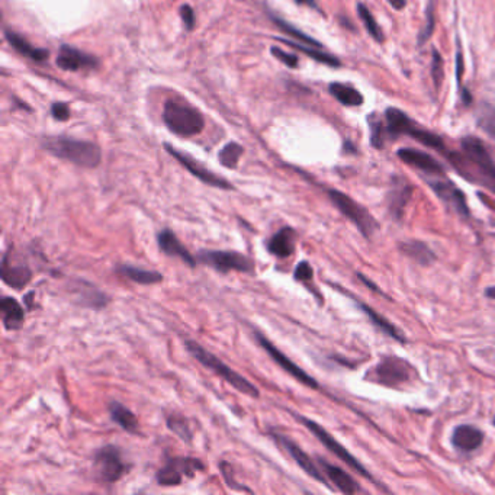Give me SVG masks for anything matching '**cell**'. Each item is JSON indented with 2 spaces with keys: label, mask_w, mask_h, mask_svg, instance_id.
I'll return each instance as SVG.
<instances>
[{
  "label": "cell",
  "mask_w": 495,
  "mask_h": 495,
  "mask_svg": "<svg viewBox=\"0 0 495 495\" xmlns=\"http://www.w3.org/2000/svg\"><path fill=\"white\" fill-rule=\"evenodd\" d=\"M463 153H447L449 162L465 179L480 184L495 195V160L484 143L474 135L461 140Z\"/></svg>",
  "instance_id": "obj_1"
},
{
  "label": "cell",
  "mask_w": 495,
  "mask_h": 495,
  "mask_svg": "<svg viewBox=\"0 0 495 495\" xmlns=\"http://www.w3.org/2000/svg\"><path fill=\"white\" fill-rule=\"evenodd\" d=\"M42 147L58 159L86 169L98 167L102 160L99 146L90 141L70 137H49L42 141Z\"/></svg>",
  "instance_id": "obj_2"
},
{
  "label": "cell",
  "mask_w": 495,
  "mask_h": 495,
  "mask_svg": "<svg viewBox=\"0 0 495 495\" xmlns=\"http://www.w3.org/2000/svg\"><path fill=\"white\" fill-rule=\"evenodd\" d=\"M188 352L204 365L207 369L212 371L217 376H219L221 379H224L225 382H229L231 387H234L238 392L249 395L252 398H259L260 392L259 390L252 384L249 379H245L244 376H241L240 373H237L236 371H233L229 365H225L222 360H219L214 353L208 352L205 347H202L199 343L193 342V340H188L185 343Z\"/></svg>",
  "instance_id": "obj_3"
},
{
  "label": "cell",
  "mask_w": 495,
  "mask_h": 495,
  "mask_svg": "<svg viewBox=\"0 0 495 495\" xmlns=\"http://www.w3.org/2000/svg\"><path fill=\"white\" fill-rule=\"evenodd\" d=\"M163 121L166 127L179 137H193L205 127L204 115L189 103L170 99L165 105Z\"/></svg>",
  "instance_id": "obj_4"
},
{
  "label": "cell",
  "mask_w": 495,
  "mask_h": 495,
  "mask_svg": "<svg viewBox=\"0 0 495 495\" xmlns=\"http://www.w3.org/2000/svg\"><path fill=\"white\" fill-rule=\"evenodd\" d=\"M328 198L333 202V205L356 225L360 234L365 238H371L379 230V222L373 218V215L349 195L340 191L330 189Z\"/></svg>",
  "instance_id": "obj_5"
},
{
  "label": "cell",
  "mask_w": 495,
  "mask_h": 495,
  "mask_svg": "<svg viewBox=\"0 0 495 495\" xmlns=\"http://www.w3.org/2000/svg\"><path fill=\"white\" fill-rule=\"evenodd\" d=\"M295 417L307 427V429H308L315 437L319 439L320 443H323V444L326 446V449L330 450V452H331L334 456H337L340 461H343L347 466H350L354 472H357V474H360L362 477H365V478L373 481L372 475L369 474V470H368L362 463H360L342 443L337 442V440L324 429L323 425H320L319 423H315V421H312V420H309V418H307V417H301V416H297V414H295Z\"/></svg>",
  "instance_id": "obj_6"
},
{
  "label": "cell",
  "mask_w": 495,
  "mask_h": 495,
  "mask_svg": "<svg viewBox=\"0 0 495 495\" xmlns=\"http://www.w3.org/2000/svg\"><path fill=\"white\" fill-rule=\"evenodd\" d=\"M376 384L385 387H401L411 380L413 368L409 362L397 356H387L368 375Z\"/></svg>",
  "instance_id": "obj_7"
},
{
  "label": "cell",
  "mask_w": 495,
  "mask_h": 495,
  "mask_svg": "<svg viewBox=\"0 0 495 495\" xmlns=\"http://www.w3.org/2000/svg\"><path fill=\"white\" fill-rule=\"evenodd\" d=\"M199 262L214 267L221 274L234 272L255 274V263L250 257H247L237 252L230 250H202L198 256Z\"/></svg>",
  "instance_id": "obj_8"
},
{
  "label": "cell",
  "mask_w": 495,
  "mask_h": 495,
  "mask_svg": "<svg viewBox=\"0 0 495 495\" xmlns=\"http://www.w3.org/2000/svg\"><path fill=\"white\" fill-rule=\"evenodd\" d=\"M95 470L102 482L112 484L122 478L127 472V465L122 461L121 452L115 446H105L95 455Z\"/></svg>",
  "instance_id": "obj_9"
},
{
  "label": "cell",
  "mask_w": 495,
  "mask_h": 495,
  "mask_svg": "<svg viewBox=\"0 0 495 495\" xmlns=\"http://www.w3.org/2000/svg\"><path fill=\"white\" fill-rule=\"evenodd\" d=\"M427 184L450 211L463 218L469 217L466 196L454 182L443 179V176H435V179H427Z\"/></svg>",
  "instance_id": "obj_10"
},
{
  "label": "cell",
  "mask_w": 495,
  "mask_h": 495,
  "mask_svg": "<svg viewBox=\"0 0 495 495\" xmlns=\"http://www.w3.org/2000/svg\"><path fill=\"white\" fill-rule=\"evenodd\" d=\"M204 469L199 459L193 458H176L170 459L159 472H157V482L162 487L180 485L184 477H193L195 472Z\"/></svg>",
  "instance_id": "obj_11"
},
{
  "label": "cell",
  "mask_w": 495,
  "mask_h": 495,
  "mask_svg": "<svg viewBox=\"0 0 495 495\" xmlns=\"http://www.w3.org/2000/svg\"><path fill=\"white\" fill-rule=\"evenodd\" d=\"M255 335H256V340L260 345V347L263 350H266V353L274 359V362H276L285 372H288L290 376H294L297 380H300L301 384H304L308 388H312V390L320 388L317 380H315L309 373H307L302 368H300L295 362H292V360L285 353H282L272 342L266 339L264 335H262L260 333H255Z\"/></svg>",
  "instance_id": "obj_12"
},
{
  "label": "cell",
  "mask_w": 495,
  "mask_h": 495,
  "mask_svg": "<svg viewBox=\"0 0 495 495\" xmlns=\"http://www.w3.org/2000/svg\"><path fill=\"white\" fill-rule=\"evenodd\" d=\"M165 148L170 153V155H173L174 159L182 165L189 173H192L195 177H198L200 182H204L205 185H210V186H214V188H218V189H234L233 185L229 182V180H225L219 176H217L215 173H212L211 170H208L205 166H202L199 162H196L193 157H191L189 154L186 153H182V151H179L176 150L174 147L166 144Z\"/></svg>",
  "instance_id": "obj_13"
},
{
  "label": "cell",
  "mask_w": 495,
  "mask_h": 495,
  "mask_svg": "<svg viewBox=\"0 0 495 495\" xmlns=\"http://www.w3.org/2000/svg\"><path fill=\"white\" fill-rule=\"evenodd\" d=\"M272 436L286 450V452L292 456V459H294L298 463V466L305 472L307 475H309L315 481L321 482L323 485L330 487L327 477H324L323 469H320L317 465H315V462L311 459V456H308V454H305L304 450L295 442H292L289 437H286L283 435L274 433V432H272Z\"/></svg>",
  "instance_id": "obj_14"
},
{
  "label": "cell",
  "mask_w": 495,
  "mask_h": 495,
  "mask_svg": "<svg viewBox=\"0 0 495 495\" xmlns=\"http://www.w3.org/2000/svg\"><path fill=\"white\" fill-rule=\"evenodd\" d=\"M397 155L405 165H409L420 172H424L425 174H430V176L444 174L443 166L435 159V157L417 148H407V147L399 148Z\"/></svg>",
  "instance_id": "obj_15"
},
{
  "label": "cell",
  "mask_w": 495,
  "mask_h": 495,
  "mask_svg": "<svg viewBox=\"0 0 495 495\" xmlns=\"http://www.w3.org/2000/svg\"><path fill=\"white\" fill-rule=\"evenodd\" d=\"M56 63L63 70L76 72L83 69H95L98 65V58L75 47H70V45H63Z\"/></svg>",
  "instance_id": "obj_16"
},
{
  "label": "cell",
  "mask_w": 495,
  "mask_h": 495,
  "mask_svg": "<svg viewBox=\"0 0 495 495\" xmlns=\"http://www.w3.org/2000/svg\"><path fill=\"white\" fill-rule=\"evenodd\" d=\"M450 442H452L454 447L459 450V452L470 454V452H475V450L481 447V444L484 443V433L475 425L461 424L455 427L452 437H450Z\"/></svg>",
  "instance_id": "obj_17"
},
{
  "label": "cell",
  "mask_w": 495,
  "mask_h": 495,
  "mask_svg": "<svg viewBox=\"0 0 495 495\" xmlns=\"http://www.w3.org/2000/svg\"><path fill=\"white\" fill-rule=\"evenodd\" d=\"M157 243H159L160 250L172 257H179L182 259L189 267L196 266V259L191 255V252L186 247L180 243V240L176 237V234L170 230H163L157 236Z\"/></svg>",
  "instance_id": "obj_18"
},
{
  "label": "cell",
  "mask_w": 495,
  "mask_h": 495,
  "mask_svg": "<svg viewBox=\"0 0 495 495\" xmlns=\"http://www.w3.org/2000/svg\"><path fill=\"white\" fill-rule=\"evenodd\" d=\"M319 465L321 466L327 480L343 494H354V492L360 491V487L354 481V478L350 474H347V472L343 470L342 468L335 466L333 463H328L323 458H319Z\"/></svg>",
  "instance_id": "obj_19"
},
{
  "label": "cell",
  "mask_w": 495,
  "mask_h": 495,
  "mask_svg": "<svg viewBox=\"0 0 495 495\" xmlns=\"http://www.w3.org/2000/svg\"><path fill=\"white\" fill-rule=\"evenodd\" d=\"M297 244V231L290 227L281 229L276 234L269 238L267 250L279 259H286L295 252Z\"/></svg>",
  "instance_id": "obj_20"
},
{
  "label": "cell",
  "mask_w": 495,
  "mask_h": 495,
  "mask_svg": "<svg viewBox=\"0 0 495 495\" xmlns=\"http://www.w3.org/2000/svg\"><path fill=\"white\" fill-rule=\"evenodd\" d=\"M0 275H2V281L6 285H9L11 288H15V289H20L31 282L32 270L25 263L11 264L9 259L6 256H4L2 272H0Z\"/></svg>",
  "instance_id": "obj_21"
},
{
  "label": "cell",
  "mask_w": 495,
  "mask_h": 495,
  "mask_svg": "<svg viewBox=\"0 0 495 495\" xmlns=\"http://www.w3.org/2000/svg\"><path fill=\"white\" fill-rule=\"evenodd\" d=\"M399 250L404 256L414 260L421 266H430L436 260L435 252L429 245L418 240H409L399 243Z\"/></svg>",
  "instance_id": "obj_22"
},
{
  "label": "cell",
  "mask_w": 495,
  "mask_h": 495,
  "mask_svg": "<svg viewBox=\"0 0 495 495\" xmlns=\"http://www.w3.org/2000/svg\"><path fill=\"white\" fill-rule=\"evenodd\" d=\"M414 121L409 118L407 114L397 108H388L385 110V132L387 139H397L398 135H407Z\"/></svg>",
  "instance_id": "obj_23"
},
{
  "label": "cell",
  "mask_w": 495,
  "mask_h": 495,
  "mask_svg": "<svg viewBox=\"0 0 495 495\" xmlns=\"http://www.w3.org/2000/svg\"><path fill=\"white\" fill-rule=\"evenodd\" d=\"M0 311H2V320L6 330H19L24 326L25 312L15 298H2V301H0Z\"/></svg>",
  "instance_id": "obj_24"
},
{
  "label": "cell",
  "mask_w": 495,
  "mask_h": 495,
  "mask_svg": "<svg viewBox=\"0 0 495 495\" xmlns=\"http://www.w3.org/2000/svg\"><path fill=\"white\" fill-rule=\"evenodd\" d=\"M5 37H6L8 42L18 53H20L22 56H25L34 61H44V60H47L50 56V53L47 50L34 47V45L30 44L24 37L18 35L13 31H5Z\"/></svg>",
  "instance_id": "obj_25"
},
{
  "label": "cell",
  "mask_w": 495,
  "mask_h": 495,
  "mask_svg": "<svg viewBox=\"0 0 495 495\" xmlns=\"http://www.w3.org/2000/svg\"><path fill=\"white\" fill-rule=\"evenodd\" d=\"M115 270L120 275L140 285H154V283H160L163 281V275L160 272H155V270H146V269L128 266V264H120Z\"/></svg>",
  "instance_id": "obj_26"
},
{
  "label": "cell",
  "mask_w": 495,
  "mask_h": 495,
  "mask_svg": "<svg viewBox=\"0 0 495 495\" xmlns=\"http://www.w3.org/2000/svg\"><path fill=\"white\" fill-rule=\"evenodd\" d=\"M109 414L112 421H115L122 430L128 433H137L139 432V418L135 414L128 410L125 405L118 401L110 402L109 405Z\"/></svg>",
  "instance_id": "obj_27"
},
{
  "label": "cell",
  "mask_w": 495,
  "mask_h": 495,
  "mask_svg": "<svg viewBox=\"0 0 495 495\" xmlns=\"http://www.w3.org/2000/svg\"><path fill=\"white\" fill-rule=\"evenodd\" d=\"M356 302H357L359 308L362 309V312L368 315V319L371 320V323H372L378 330H380L382 333H385L387 335L392 337V339L397 340V342H402V343L405 342V337L402 335V333H401L392 323H390L385 317H382L380 314H378L375 309H372L368 304L359 302L357 300H356Z\"/></svg>",
  "instance_id": "obj_28"
},
{
  "label": "cell",
  "mask_w": 495,
  "mask_h": 495,
  "mask_svg": "<svg viewBox=\"0 0 495 495\" xmlns=\"http://www.w3.org/2000/svg\"><path fill=\"white\" fill-rule=\"evenodd\" d=\"M328 90L334 99H337L346 106H360L365 102L362 94H360L357 89L345 83L334 82L328 86Z\"/></svg>",
  "instance_id": "obj_29"
},
{
  "label": "cell",
  "mask_w": 495,
  "mask_h": 495,
  "mask_svg": "<svg viewBox=\"0 0 495 495\" xmlns=\"http://www.w3.org/2000/svg\"><path fill=\"white\" fill-rule=\"evenodd\" d=\"M281 41H282L283 44L289 45V47H292V49H297V50L302 51L304 54H307L308 57L314 58L315 61H319V63H321V64L331 65V67H339V65H342V63H340L339 58L331 56V54H328V53L321 51V50L317 49V47L312 49V45H302V44H298V42H294V41H289V39H283V38H281Z\"/></svg>",
  "instance_id": "obj_30"
},
{
  "label": "cell",
  "mask_w": 495,
  "mask_h": 495,
  "mask_svg": "<svg viewBox=\"0 0 495 495\" xmlns=\"http://www.w3.org/2000/svg\"><path fill=\"white\" fill-rule=\"evenodd\" d=\"M478 127L495 141V108L489 103H481L477 110Z\"/></svg>",
  "instance_id": "obj_31"
},
{
  "label": "cell",
  "mask_w": 495,
  "mask_h": 495,
  "mask_svg": "<svg viewBox=\"0 0 495 495\" xmlns=\"http://www.w3.org/2000/svg\"><path fill=\"white\" fill-rule=\"evenodd\" d=\"M411 186L409 185H399L397 189L390 192V210L395 215V218H399L404 212L405 205H407L409 199L411 198Z\"/></svg>",
  "instance_id": "obj_32"
},
{
  "label": "cell",
  "mask_w": 495,
  "mask_h": 495,
  "mask_svg": "<svg viewBox=\"0 0 495 495\" xmlns=\"http://www.w3.org/2000/svg\"><path fill=\"white\" fill-rule=\"evenodd\" d=\"M357 13H359L360 20L364 22V25H365L366 31L369 32V35H371L375 41L382 42V41L385 39L384 31L380 30V27L378 25L376 19L373 18V15L371 13V11H369V8H368L366 5H364V4H359V5H357Z\"/></svg>",
  "instance_id": "obj_33"
},
{
  "label": "cell",
  "mask_w": 495,
  "mask_h": 495,
  "mask_svg": "<svg viewBox=\"0 0 495 495\" xmlns=\"http://www.w3.org/2000/svg\"><path fill=\"white\" fill-rule=\"evenodd\" d=\"M243 153H244V148L238 143H229L219 151V162L224 167L236 169Z\"/></svg>",
  "instance_id": "obj_34"
},
{
  "label": "cell",
  "mask_w": 495,
  "mask_h": 495,
  "mask_svg": "<svg viewBox=\"0 0 495 495\" xmlns=\"http://www.w3.org/2000/svg\"><path fill=\"white\" fill-rule=\"evenodd\" d=\"M167 427L176 436H179V439H182L184 442H188V443L192 442V432L189 429L186 418H184L182 416L173 414L167 417Z\"/></svg>",
  "instance_id": "obj_35"
},
{
  "label": "cell",
  "mask_w": 495,
  "mask_h": 495,
  "mask_svg": "<svg viewBox=\"0 0 495 495\" xmlns=\"http://www.w3.org/2000/svg\"><path fill=\"white\" fill-rule=\"evenodd\" d=\"M274 22H275V24L283 31V32H286L288 35H290V37H294V38H297V39H300V41H302L304 44H307V45H312V47H317V49H321V44L319 42V41H315L314 38H311L309 35H307V34H304L302 31H300L298 28H295V27H292L290 24H288V22H285L283 19H281V18H274Z\"/></svg>",
  "instance_id": "obj_36"
},
{
  "label": "cell",
  "mask_w": 495,
  "mask_h": 495,
  "mask_svg": "<svg viewBox=\"0 0 495 495\" xmlns=\"http://www.w3.org/2000/svg\"><path fill=\"white\" fill-rule=\"evenodd\" d=\"M369 127H371V143L375 148H384L385 140H387V132H385V124L378 118L371 117L369 118Z\"/></svg>",
  "instance_id": "obj_37"
},
{
  "label": "cell",
  "mask_w": 495,
  "mask_h": 495,
  "mask_svg": "<svg viewBox=\"0 0 495 495\" xmlns=\"http://www.w3.org/2000/svg\"><path fill=\"white\" fill-rule=\"evenodd\" d=\"M435 4L429 2L425 8V22H424V28L418 35V45H423L427 39H429L433 32H435V27H436V15H435Z\"/></svg>",
  "instance_id": "obj_38"
},
{
  "label": "cell",
  "mask_w": 495,
  "mask_h": 495,
  "mask_svg": "<svg viewBox=\"0 0 495 495\" xmlns=\"http://www.w3.org/2000/svg\"><path fill=\"white\" fill-rule=\"evenodd\" d=\"M433 60H432V77H433V82H435V86H440L442 83V79H443V60H442V56L439 51H433L432 54Z\"/></svg>",
  "instance_id": "obj_39"
},
{
  "label": "cell",
  "mask_w": 495,
  "mask_h": 495,
  "mask_svg": "<svg viewBox=\"0 0 495 495\" xmlns=\"http://www.w3.org/2000/svg\"><path fill=\"white\" fill-rule=\"evenodd\" d=\"M221 468V472H222V475H224V480L225 482H227V485L236 491H250V489H247L245 487H241L238 485V482L234 480V474H233V468L227 463V462H222L219 465Z\"/></svg>",
  "instance_id": "obj_40"
},
{
  "label": "cell",
  "mask_w": 495,
  "mask_h": 495,
  "mask_svg": "<svg viewBox=\"0 0 495 495\" xmlns=\"http://www.w3.org/2000/svg\"><path fill=\"white\" fill-rule=\"evenodd\" d=\"M294 278H295V281H300V282L311 281L314 278V270H312L311 264L308 262L298 263V266L295 267Z\"/></svg>",
  "instance_id": "obj_41"
},
{
  "label": "cell",
  "mask_w": 495,
  "mask_h": 495,
  "mask_svg": "<svg viewBox=\"0 0 495 495\" xmlns=\"http://www.w3.org/2000/svg\"><path fill=\"white\" fill-rule=\"evenodd\" d=\"M270 51H272V56H275L278 60H281L288 67H292V69H295V67L298 65V57L297 56L286 53V51H283L282 49H278V47H272V50H270Z\"/></svg>",
  "instance_id": "obj_42"
},
{
  "label": "cell",
  "mask_w": 495,
  "mask_h": 495,
  "mask_svg": "<svg viewBox=\"0 0 495 495\" xmlns=\"http://www.w3.org/2000/svg\"><path fill=\"white\" fill-rule=\"evenodd\" d=\"M180 18H182L185 27H186L189 31L193 30L195 22H196V16H195L193 9H192L189 5H184L182 8H180Z\"/></svg>",
  "instance_id": "obj_43"
},
{
  "label": "cell",
  "mask_w": 495,
  "mask_h": 495,
  "mask_svg": "<svg viewBox=\"0 0 495 495\" xmlns=\"http://www.w3.org/2000/svg\"><path fill=\"white\" fill-rule=\"evenodd\" d=\"M51 114L57 121H67L70 118V109L65 103H54L51 108Z\"/></svg>",
  "instance_id": "obj_44"
},
{
  "label": "cell",
  "mask_w": 495,
  "mask_h": 495,
  "mask_svg": "<svg viewBox=\"0 0 495 495\" xmlns=\"http://www.w3.org/2000/svg\"><path fill=\"white\" fill-rule=\"evenodd\" d=\"M462 76H463V56H462V51H458L456 54V79L461 84L462 82Z\"/></svg>",
  "instance_id": "obj_45"
},
{
  "label": "cell",
  "mask_w": 495,
  "mask_h": 495,
  "mask_svg": "<svg viewBox=\"0 0 495 495\" xmlns=\"http://www.w3.org/2000/svg\"><path fill=\"white\" fill-rule=\"evenodd\" d=\"M387 2L397 11H401L405 8V0H387Z\"/></svg>",
  "instance_id": "obj_46"
},
{
  "label": "cell",
  "mask_w": 495,
  "mask_h": 495,
  "mask_svg": "<svg viewBox=\"0 0 495 495\" xmlns=\"http://www.w3.org/2000/svg\"><path fill=\"white\" fill-rule=\"evenodd\" d=\"M357 276H359V279L362 281L365 285H368V288H371V289H372V290H375V292H380V290H379V288H376V285H373V283H372L369 279H366L362 274H357Z\"/></svg>",
  "instance_id": "obj_47"
},
{
  "label": "cell",
  "mask_w": 495,
  "mask_h": 495,
  "mask_svg": "<svg viewBox=\"0 0 495 495\" xmlns=\"http://www.w3.org/2000/svg\"><path fill=\"white\" fill-rule=\"evenodd\" d=\"M484 295H485L488 300L495 301V286H488V288L484 290Z\"/></svg>",
  "instance_id": "obj_48"
},
{
  "label": "cell",
  "mask_w": 495,
  "mask_h": 495,
  "mask_svg": "<svg viewBox=\"0 0 495 495\" xmlns=\"http://www.w3.org/2000/svg\"><path fill=\"white\" fill-rule=\"evenodd\" d=\"M295 2H297L298 5H308V6H311V8L317 9V4H315V0H295Z\"/></svg>",
  "instance_id": "obj_49"
},
{
  "label": "cell",
  "mask_w": 495,
  "mask_h": 495,
  "mask_svg": "<svg viewBox=\"0 0 495 495\" xmlns=\"http://www.w3.org/2000/svg\"><path fill=\"white\" fill-rule=\"evenodd\" d=\"M492 423H494V425H495V418H494V421H492Z\"/></svg>",
  "instance_id": "obj_50"
}]
</instances>
